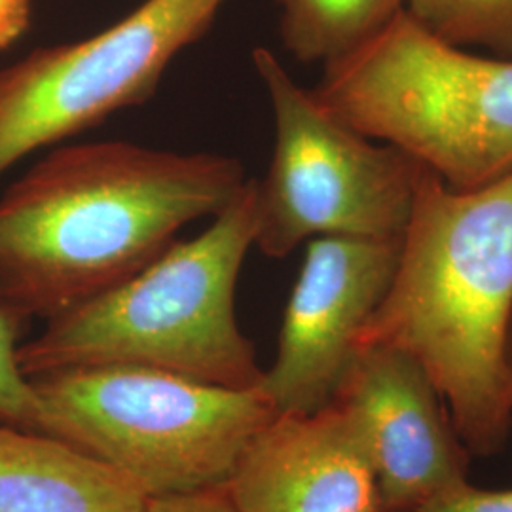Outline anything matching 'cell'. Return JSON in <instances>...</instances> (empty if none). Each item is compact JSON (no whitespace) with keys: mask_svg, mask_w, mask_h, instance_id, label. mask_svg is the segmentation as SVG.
<instances>
[{"mask_svg":"<svg viewBox=\"0 0 512 512\" xmlns=\"http://www.w3.org/2000/svg\"><path fill=\"white\" fill-rule=\"evenodd\" d=\"M311 92L348 126L403 150L450 188L475 190L512 171V59L448 44L404 10L325 65Z\"/></svg>","mask_w":512,"mask_h":512,"instance_id":"277c9868","label":"cell"},{"mask_svg":"<svg viewBox=\"0 0 512 512\" xmlns=\"http://www.w3.org/2000/svg\"><path fill=\"white\" fill-rule=\"evenodd\" d=\"M412 512H512V490H480L469 482Z\"/></svg>","mask_w":512,"mask_h":512,"instance_id":"9a60e30c","label":"cell"},{"mask_svg":"<svg viewBox=\"0 0 512 512\" xmlns=\"http://www.w3.org/2000/svg\"><path fill=\"white\" fill-rule=\"evenodd\" d=\"M399 249L401 239L308 241L274 365L260 384L277 414H313L334 401L357 353L359 332L391 285Z\"/></svg>","mask_w":512,"mask_h":512,"instance_id":"ba28073f","label":"cell"},{"mask_svg":"<svg viewBox=\"0 0 512 512\" xmlns=\"http://www.w3.org/2000/svg\"><path fill=\"white\" fill-rule=\"evenodd\" d=\"M42 433L129 476L150 497L219 488L277 416L260 387L232 389L133 365L76 366L29 378Z\"/></svg>","mask_w":512,"mask_h":512,"instance_id":"5b68a950","label":"cell"},{"mask_svg":"<svg viewBox=\"0 0 512 512\" xmlns=\"http://www.w3.org/2000/svg\"><path fill=\"white\" fill-rule=\"evenodd\" d=\"M224 488L238 512H382L363 425L338 399L313 414H277Z\"/></svg>","mask_w":512,"mask_h":512,"instance_id":"30bf717a","label":"cell"},{"mask_svg":"<svg viewBox=\"0 0 512 512\" xmlns=\"http://www.w3.org/2000/svg\"><path fill=\"white\" fill-rule=\"evenodd\" d=\"M404 12L448 44L512 59V0H406Z\"/></svg>","mask_w":512,"mask_h":512,"instance_id":"4fadbf2b","label":"cell"},{"mask_svg":"<svg viewBox=\"0 0 512 512\" xmlns=\"http://www.w3.org/2000/svg\"><path fill=\"white\" fill-rule=\"evenodd\" d=\"M507 363H509V370L512 376V315L511 323H509V334H507Z\"/></svg>","mask_w":512,"mask_h":512,"instance_id":"ac0fdd59","label":"cell"},{"mask_svg":"<svg viewBox=\"0 0 512 512\" xmlns=\"http://www.w3.org/2000/svg\"><path fill=\"white\" fill-rule=\"evenodd\" d=\"M365 431L382 512H412L469 484L471 454L439 387L403 351L359 348L336 391Z\"/></svg>","mask_w":512,"mask_h":512,"instance_id":"9c48e42d","label":"cell"},{"mask_svg":"<svg viewBox=\"0 0 512 512\" xmlns=\"http://www.w3.org/2000/svg\"><path fill=\"white\" fill-rule=\"evenodd\" d=\"M512 171L475 190L423 169L397 268L357 349L418 361L471 456L505 450L512 427Z\"/></svg>","mask_w":512,"mask_h":512,"instance_id":"7a4b0ae2","label":"cell"},{"mask_svg":"<svg viewBox=\"0 0 512 512\" xmlns=\"http://www.w3.org/2000/svg\"><path fill=\"white\" fill-rule=\"evenodd\" d=\"M406 0H279L281 38L304 63L330 65L355 52L404 10Z\"/></svg>","mask_w":512,"mask_h":512,"instance_id":"7c38bea8","label":"cell"},{"mask_svg":"<svg viewBox=\"0 0 512 512\" xmlns=\"http://www.w3.org/2000/svg\"><path fill=\"white\" fill-rule=\"evenodd\" d=\"M215 152L55 145L0 196V304L52 319L120 285L247 184Z\"/></svg>","mask_w":512,"mask_h":512,"instance_id":"6da1fadb","label":"cell"},{"mask_svg":"<svg viewBox=\"0 0 512 512\" xmlns=\"http://www.w3.org/2000/svg\"><path fill=\"white\" fill-rule=\"evenodd\" d=\"M145 512H238L224 486L188 494L150 497Z\"/></svg>","mask_w":512,"mask_h":512,"instance_id":"2e32d148","label":"cell"},{"mask_svg":"<svg viewBox=\"0 0 512 512\" xmlns=\"http://www.w3.org/2000/svg\"><path fill=\"white\" fill-rule=\"evenodd\" d=\"M29 319L0 304V421L42 433V406L19 366L21 332Z\"/></svg>","mask_w":512,"mask_h":512,"instance_id":"5bb4252c","label":"cell"},{"mask_svg":"<svg viewBox=\"0 0 512 512\" xmlns=\"http://www.w3.org/2000/svg\"><path fill=\"white\" fill-rule=\"evenodd\" d=\"M31 0H0V50L10 48L29 27Z\"/></svg>","mask_w":512,"mask_h":512,"instance_id":"e0dca14e","label":"cell"},{"mask_svg":"<svg viewBox=\"0 0 512 512\" xmlns=\"http://www.w3.org/2000/svg\"><path fill=\"white\" fill-rule=\"evenodd\" d=\"M253 61L275 122L272 162L255 179V247L285 258L315 238H403L425 167L332 114L270 50Z\"/></svg>","mask_w":512,"mask_h":512,"instance_id":"8992f818","label":"cell"},{"mask_svg":"<svg viewBox=\"0 0 512 512\" xmlns=\"http://www.w3.org/2000/svg\"><path fill=\"white\" fill-rule=\"evenodd\" d=\"M256 236L255 179L196 238L175 241L141 272L46 321L19 346L27 378L76 366H147L232 389L264 370L236 315L243 262Z\"/></svg>","mask_w":512,"mask_h":512,"instance_id":"3957f363","label":"cell"},{"mask_svg":"<svg viewBox=\"0 0 512 512\" xmlns=\"http://www.w3.org/2000/svg\"><path fill=\"white\" fill-rule=\"evenodd\" d=\"M224 2L145 0L93 37L35 50L0 69V175L38 148L145 103Z\"/></svg>","mask_w":512,"mask_h":512,"instance_id":"52a82bcc","label":"cell"},{"mask_svg":"<svg viewBox=\"0 0 512 512\" xmlns=\"http://www.w3.org/2000/svg\"><path fill=\"white\" fill-rule=\"evenodd\" d=\"M118 469L46 433L0 421V512H145Z\"/></svg>","mask_w":512,"mask_h":512,"instance_id":"8fae6325","label":"cell"}]
</instances>
